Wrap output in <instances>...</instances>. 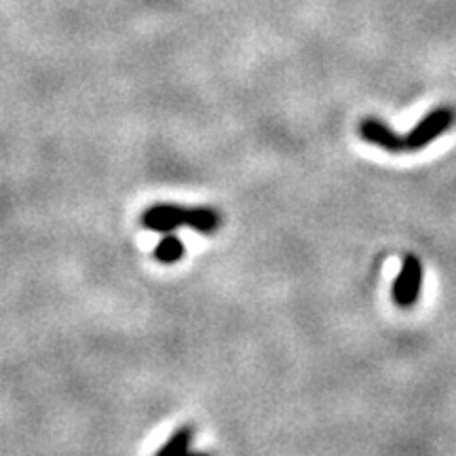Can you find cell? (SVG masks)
<instances>
[{"label": "cell", "instance_id": "cell-7", "mask_svg": "<svg viewBox=\"0 0 456 456\" xmlns=\"http://www.w3.org/2000/svg\"><path fill=\"white\" fill-rule=\"evenodd\" d=\"M191 444H192V429L191 427H182V429L175 431L167 440V444L159 450L157 456H182L191 450Z\"/></svg>", "mask_w": 456, "mask_h": 456}, {"label": "cell", "instance_id": "cell-4", "mask_svg": "<svg viewBox=\"0 0 456 456\" xmlns=\"http://www.w3.org/2000/svg\"><path fill=\"white\" fill-rule=\"evenodd\" d=\"M186 208H180V205H155L144 214V226L151 228L155 232H174L175 228L186 226Z\"/></svg>", "mask_w": 456, "mask_h": 456}, {"label": "cell", "instance_id": "cell-2", "mask_svg": "<svg viewBox=\"0 0 456 456\" xmlns=\"http://www.w3.org/2000/svg\"><path fill=\"white\" fill-rule=\"evenodd\" d=\"M425 269L423 262L414 254H408L402 262V271L393 283V300L399 309H412L420 296V285H423Z\"/></svg>", "mask_w": 456, "mask_h": 456}, {"label": "cell", "instance_id": "cell-5", "mask_svg": "<svg viewBox=\"0 0 456 456\" xmlns=\"http://www.w3.org/2000/svg\"><path fill=\"white\" fill-rule=\"evenodd\" d=\"M186 226L199 232H214L220 226V216L212 208H192L186 212Z\"/></svg>", "mask_w": 456, "mask_h": 456}, {"label": "cell", "instance_id": "cell-1", "mask_svg": "<svg viewBox=\"0 0 456 456\" xmlns=\"http://www.w3.org/2000/svg\"><path fill=\"white\" fill-rule=\"evenodd\" d=\"M454 118L456 114L452 108L448 106L431 110L425 118H420V121L414 125V129L410 131L408 135H403V140H406V151L414 152L429 146L431 142H436L440 135H444L450 127H452Z\"/></svg>", "mask_w": 456, "mask_h": 456}, {"label": "cell", "instance_id": "cell-8", "mask_svg": "<svg viewBox=\"0 0 456 456\" xmlns=\"http://www.w3.org/2000/svg\"><path fill=\"white\" fill-rule=\"evenodd\" d=\"M182 456H212V454H208V452H192V450H188V452L182 454Z\"/></svg>", "mask_w": 456, "mask_h": 456}, {"label": "cell", "instance_id": "cell-3", "mask_svg": "<svg viewBox=\"0 0 456 456\" xmlns=\"http://www.w3.org/2000/svg\"><path fill=\"white\" fill-rule=\"evenodd\" d=\"M359 135H362L368 144L383 148V151L393 152V155L406 151V140H403V135L395 134L389 125L376 117H366L359 123Z\"/></svg>", "mask_w": 456, "mask_h": 456}, {"label": "cell", "instance_id": "cell-6", "mask_svg": "<svg viewBox=\"0 0 456 456\" xmlns=\"http://www.w3.org/2000/svg\"><path fill=\"white\" fill-rule=\"evenodd\" d=\"M182 254H184V245H182V241L174 232H167L155 249V258L163 262V265H174V262L182 258Z\"/></svg>", "mask_w": 456, "mask_h": 456}]
</instances>
